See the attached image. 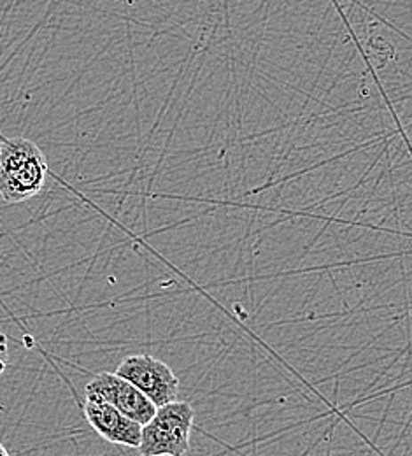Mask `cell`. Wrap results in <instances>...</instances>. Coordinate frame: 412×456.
Segmentation results:
<instances>
[{
	"label": "cell",
	"instance_id": "1",
	"mask_svg": "<svg viewBox=\"0 0 412 456\" xmlns=\"http://www.w3.org/2000/svg\"><path fill=\"white\" fill-rule=\"evenodd\" d=\"M43 150L27 137H11L0 146V197L21 204L43 191L48 177Z\"/></svg>",
	"mask_w": 412,
	"mask_h": 456
},
{
	"label": "cell",
	"instance_id": "2",
	"mask_svg": "<svg viewBox=\"0 0 412 456\" xmlns=\"http://www.w3.org/2000/svg\"><path fill=\"white\" fill-rule=\"evenodd\" d=\"M195 421V409L190 402L173 400L157 407L153 418L142 425L141 455L181 456L190 450V436Z\"/></svg>",
	"mask_w": 412,
	"mask_h": 456
},
{
	"label": "cell",
	"instance_id": "3",
	"mask_svg": "<svg viewBox=\"0 0 412 456\" xmlns=\"http://www.w3.org/2000/svg\"><path fill=\"white\" fill-rule=\"evenodd\" d=\"M117 374L133 383L157 407L177 399L179 379L174 370L151 354H133L125 358Z\"/></svg>",
	"mask_w": 412,
	"mask_h": 456
},
{
	"label": "cell",
	"instance_id": "4",
	"mask_svg": "<svg viewBox=\"0 0 412 456\" xmlns=\"http://www.w3.org/2000/svg\"><path fill=\"white\" fill-rule=\"evenodd\" d=\"M83 412L92 428L108 443L135 450L141 446L142 425L125 416L113 403L102 399L101 395L85 392Z\"/></svg>",
	"mask_w": 412,
	"mask_h": 456
},
{
	"label": "cell",
	"instance_id": "5",
	"mask_svg": "<svg viewBox=\"0 0 412 456\" xmlns=\"http://www.w3.org/2000/svg\"><path fill=\"white\" fill-rule=\"evenodd\" d=\"M85 392L101 395L113 403L125 416L146 425L157 412V405L148 399L133 383L121 378L117 372H101L88 385Z\"/></svg>",
	"mask_w": 412,
	"mask_h": 456
},
{
	"label": "cell",
	"instance_id": "6",
	"mask_svg": "<svg viewBox=\"0 0 412 456\" xmlns=\"http://www.w3.org/2000/svg\"><path fill=\"white\" fill-rule=\"evenodd\" d=\"M7 358H9V342L4 332H0V376L4 374L7 367Z\"/></svg>",
	"mask_w": 412,
	"mask_h": 456
},
{
	"label": "cell",
	"instance_id": "7",
	"mask_svg": "<svg viewBox=\"0 0 412 456\" xmlns=\"http://www.w3.org/2000/svg\"><path fill=\"white\" fill-rule=\"evenodd\" d=\"M9 455V452H7V450H5V448H4V446H2V444H0V456H7Z\"/></svg>",
	"mask_w": 412,
	"mask_h": 456
},
{
	"label": "cell",
	"instance_id": "8",
	"mask_svg": "<svg viewBox=\"0 0 412 456\" xmlns=\"http://www.w3.org/2000/svg\"><path fill=\"white\" fill-rule=\"evenodd\" d=\"M0 146H2V142H0Z\"/></svg>",
	"mask_w": 412,
	"mask_h": 456
}]
</instances>
